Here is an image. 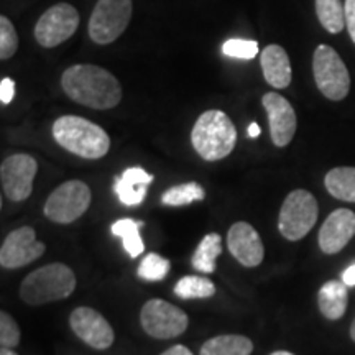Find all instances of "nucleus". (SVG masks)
Segmentation results:
<instances>
[{"instance_id": "f257e3e1", "label": "nucleus", "mask_w": 355, "mask_h": 355, "mask_svg": "<svg viewBox=\"0 0 355 355\" xmlns=\"http://www.w3.org/2000/svg\"><path fill=\"white\" fill-rule=\"evenodd\" d=\"M61 86L69 99L97 110L112 109L122 99L117 78L94 64L71 66L61 76Z\"/></svg>"}, {"instance_id": "f03ea898", "label": "nucleus", "mask_w": 355, "mask_h": 355, "mask_svg": "<svg viewBox=\"0 0 355 355\" xmlns=\"http://www.w3.org/2000/svg\"><path fill=\"white\" fill-rule=\"evenodd\" d=\"M56 144L81 158L97 159L105 157L110 139L104 128L78 115H63L53 125Z\"/></svg>"}, {"instance_id": "7ed1b4c3", "label": "nucleus", "mask_w": 355, "mask_h": 355, "mask_svg": "<svg viewBox=\"0 0 355 355\" xmlns=\"http://www.w3.org/2000/svg\"><path fill=\"white\" fill-rule=\"evenodd\" d=\"M194 150L206 162H219L235 148L237 130L234 122L222 110H207L199 115L191 132Z\"/></svg>"}, {"instance_id": "20e7f679", "label": "nucleus", "mask_w": 355, "mask_h": 355, "mask_svg": "<svg viewBox=\"0 0 355 355\" xmlns=\"http://www.w3.org/2000/svg\"><path fill=\"white\" fill-rule=\"evenodd\" d=\"M76 290V277L64 263H50L35 270L21 282L20 298L40 306L68 298Z\"/></svg>"}, {"instance_id": "39448f33", "label": "nucleus", "mask_w": 355, "mask_h": 355, "mask_svg": "<svg viewBox=\"0 0 355 355\" xmlns=\"http://www.w3.org/2000/svg\"><path fill=\"white\" fill-rule=\"evenodd\" d=\"M318 201L309 191L296 189L288 194L278 217V230L286 241L296 242L306 237L318 220Z\"/></svg>"}, {"instance_id": "423d86ee", "label": "nucleus", "mask_w": 355, "mask_h": 355, "mask_svg": "<svg viewBox=\"0 0 355 355\" xmlns=\"http://www.w3.org/2000/svg\"><path fill=\"white\" fill-rule=\"evenodd\" d=\"M313 71L318 89L327 99L343 101L349 94V71L334 48L319 44L314 51Z\"/></svg>"}, {"instance_id": "0eeeda50", "label": "nucleus", "mask_w": 355, "mask_h": 355, "mask_svg": "<svg viewBox=\"0 0 355 355\" xmlns=\"http://www.w3.org/2000/svg\"><path fill=\"white\" fill-rule=\"evenodd\" d=\"M132 0H99L89 19V37L109 44L125 32L132 19Z\"/></svg>"}, {"instance_id": "6e6552de", "label": "nucleus", "mask_w": 355, "mask_h": 355, "mask_svg": "<svg viewBox=\"0 0 355 355\" xmlns=\"http://www.w3.org/2000/svg\"><path fill=\"white\" fill-rule=\"evenodd\" d=\"M91 189L79 180L60 184L44 204V216L56 224H71L91 206Z\"/></svg>"}, {"instance_id": "1a4fd4ad", "label": "nucleus", "mask_w": 355, "mask_h": 355, "mask_svg": "<svg viewBox=\"0 0 355 355\" xmlns=\"http://www.w3.org/2000/svg\"><path fill=\"white\" fill-rule=\"evenodd\" d=\"M141 327L155 339H173L188 329L189 319L183 309L163 300L146 301L140 313Z\"/></svg>"}, {"instance_id": "9d476101", "label": "nucleus", "mask_w": 355, "mask_h": 355, "mask_svg": "<svg viewBox=\"0 0 355 355\" xmlns=\"http://www.w3.org/2000/svg\"><path fill=\"white\" fill-rule=\"evenodd\" d=\"M79 26V13L69 3H56L40 17L35 38L44 48H55L71 38Z\"/></svg>"}, {"instance_id": "9b49d317", "label": "nucleus", "mask_w": 355, "mask_h": 355, "mask_svg": "<svg viewBox=\"0 0 355 355\" xmlns=\"http://www.w3.org/2000/svg\"><path fill=\"white\" fill-rule=\"evenodd\" d=\"M37 159L30 155H10L0 166L2 191L10 201L21 202L30 198L33 191V180L37 175Z\"/></svg>"}, {"instance_id": "f8f14e48", "label": "nucleus", "mask_w": 355, "mask_h": 355, "mask_svg": "<svg viewBox=\"0 0 355 355\" xmlns=\"http://www.w3.org/2000/svg\"><path fill=\"white\" fill-rule=\"evenodd\" d=\"M44 254V243L37 241L35 229L25 227L15 229L6 237L0 248V265L3 268H20L32 263Z\"/></svg>"}, {"instance_id": "ddd939ff", "label": "nucleus", "mask_w": 355, "mask_h": 355, "mask_svg": "<svg viewBox=\"0 0 355 355\" xmlns=\"http://www.w3.org/2000/svg\"><path fill=\"white\" fill-rule=\"evenodd\" d=\"M69 326L79 339L97 350L109 349L114 344L112 326L101 313L87 306H81L71 313Z\"/></svg>"}, {"instance_id": "4468645a", "label": "nucleus", "mask_w": 355, "mask_h": 355, "mask_svg": "<svg viewBox=\"0 0 355 355\" xmlns=\"http://www.w3.org/2000/svg\"><path fill=\"white\" fill-rule=\"evenodd\" d=\"M261 104H263L266 115H268V125L273 144L277 146L290 145L296 133V125H298V119H296L293 105L278 92L265 94L261 97Z\"/></svg>"}, {"instance_id": "2eb2a0df", "label": "nucleus", "mask_w": 355, "mask_h": 355, "mask_svg": "<svg viewBox=\"0 0 355 355\" xmlns=\"http://www.w3.org/2000/svg\"><path fill=\"white\" fill-rule=\"evenodd\" d=\"M227 245L234 259L247 268H254L263 261V242L248 222H235L229 229Z\"/></svg>"}, {"instance_id": "dca6fc26", "label": "nucleus", "mask_w": 355, "mask_h": 355, "mask_svg": "<svg viewBox=\"0 0 355 355\" xmlns=\"http://www.w3.org/2000/svg\"><path fill=\"white\" fill-rule=\"evenodd\" d=\"M355 235V212L350 209H336L324 220L319 230V248L327 255L340 252Z\"/></svg>"}, {"instance_id": "f3484780", "label": "nucleus", "mask_w": 355, "mask_h": 355, "mask_svg": "<svg viewBox=\"0 0 355 355\" xmlns=\"http://www.w3.org/2000/svg\"><path fill=\"white\" fill-rule=\"evenodd\" d=\"M265 81L275 89H285L291 83V63L285 48L279 44H268L260 56Z\"/></svg>"}, {"instance_id": "a211bd4d", "label": "nucleus", "mask_w": 355, "mask_h": 355, "mask_svg": "<svg viewBox=\"0 0 355 355\" xmlns=\"http://www.w3.org/2000/svg\"><path fill=\"white\" fill-rule=\"evenodd\" d=\"M153 181V175L146 173L144 168L133 166L115 178L114 191L125 206H139L146 196V188Z\"/></svg>"}, {"instance_id": "6ab92c4d", "label": "nucleus", "mask_w": 355, "mask_h": 355, "mask_svg": "<svg viewBox=\"0 0 355 355\" xmlns=\"http://www.w3.org/2000/svg\"><path fill=\"white\" fill-rule=\"evenodd\" d=\"M347 301L349 291L343 282L331 279V282L324 283L321 290H319V311H321L324 318L331 319V321H337V319L344 316L345 311H347Z\"/></svg>"}, {"instance_id": "aec40b11", "label": "nucleus", "mask_w": 355, "mask_h": 355, "mask_svg": "<svg viewBox=\"0 0 355 355\" xmlns=\"http://www.w3.org/2000/svg\"><path fill=\"white\" fill-rule=\"evenodd\" d=\"M254 343L245 336L225 334L206 340L201 347V355H250Z\"/></svg>"}, {"instance_id": "412c9836", "label": "nucleus", "mask_w": 355, "mask_h": 355, "mask_svg": "<svg viewBox=\"0 0 355 355\" xmlns=\"http://www.w3.org/2000/svg\"><path fill=\"white\" fill-rule=\"evenodd\" d=\"M324 184L331 196L340 199V201L355 202V168H332L324 178Z\"/></svg>"}, {"instance_id": "4be33fe9", "label": "nucleus", "mask_w": 355, "mask_h": 355, "mask_svg": "<svg viewBox=\"0 0 355 355\" xmlns=\"http://www.w3.org/2000/svg\"><path fill=\"white\" fill-rule=\"evenodd\" d=\"M222 254V239L219 234H207L199 242L193 255V266L198 272L212 273L216 270V259Z\"/></svg>"}, {"instance_id": "5701e85b", "label": "nucleus", "mask_w": 355, "mask_h": 355, "mask_svg": "<svg viewBox=\"0 0 355 355\" xmlns=\"http://www.w3.org/2000/svg\"><path fill=\"white\" fill-rule=\"evenodd\" d=\"M141 222H137L133 219H121L115 224H112V234L117 235V237L122 239L123 247H125L127 254L132 257V259H137V257L144 254L145 245L144 241L140 237V227Z\"/></svg>"}, {"instance_id": "b1692460", "label": "nucleus", "mask_w": 355, "mask_h": 355, "mask_svg": "<svg viewBox=\"0 0 355 355\" xmlns=\"http://www.w3.org/2000/svg\"><path fill=\"white\" fill-rule=\"evenodd\" d=\"M316 13L329 33H340L345 26V6L340 0H316Z\"/></svg>"}, {"instance_id": "393cba45", "label": "nucleus", "mask_w": 355, "mask_h": 355, "mask_svg": "<svg viewBox=\"0 0 355 355\" xmlns=\"http://www.w3.org/2000/svg\"><path fill=\"white\" fill-rule=\"evenodd\" d=\"M175 295L181 300H206L216 295V286L209 278L191 275L176 283Z\"/></svg>"}, {"instance_id": "a878e982", "label": "nucleus", "mask_w": 355, "mask_h": 355, "mask_svg": "<svg viewBox=\"0 0 355 355\" xmlns=\"http://www.w3.org/2000/svg\"><path fill=\"white\" fill-rule=\"evenodd\" d=\"M206 198V193L201 188V184L194 183H184V184H178L173 186V188L166 189L162 196V202L166 204V206H186V204H191L194 201H202Z\"/></svg>"}, {"instance_id": "bb28decb", "label": "nucleus", "mask_w": 355, "mask_h": 355, "mask_svg": "<svg viewBox=\"0 0 355 355\" xmlns=\"http://www.w3.org/2000/svg\"><path fill=\"white\" fill-rule=\"evenodd\" d=\"M170 272V260L163 259L158 254H148L141 260V263L137 270V275L146 282H159Z\"/></svg>"}, {"instance_id": "cd10ccee", "label": "nucleus", "mask_w": 355, "mask_h": 355, "mask_svg": "<svg viewBox=\"0 0 355 355\" xmlns=\"http://www.w3.org/2000/svg\"><path fill=\"white\" fill-rule=\"evenodd\" d=\"M224 55L237 60H252L259 53V43L254 40H242V38H230L222 44Z\"/></svg>"}, {"instance_id": "c85d7f7f", "label": "nucleus", "mask_w": 355, "mask_h": 355, "mask_svg": "<svg viewBox=\"0 0 355 355\" xmlns=\"http://www.w3.org/2000/svg\"><path fill=\"white\" fill-rule=\"evenodd\" d=\"M19 48V37H17L15 26L6 15L0 17V58L8 60L15 55Z\"/></svg>"}, {"instance_id": "c756f323", "label": "nucleus", "mask_w": 355, "mask_h": 355, "mask_svg": "<svg viewBox=\"0 0 355 355\" xmlns=\"http://www.w3.org/2000/svg\"><path fill=\"white\" fill-rule=\"evenodd\" d=\"M0 344L6 349H13L20 344L19 324L7 313H0Z\"/></svg>"}, {"instance_id": "7c9ffc66", "label": "nucleus", "mask_w": 355, "mask_h": 355, "mask_svg": "<svg viewBox=\"0 0 355 355\" xmlns=\"http://www.w3.org/2000/svg\"><path fill=\"white\" fill-rule=\"evenodd\" d=\"M13 96H15V83L10 78H3L0 81V102L3 105L10 104L13 101Z\"/></svg>"}, {"instance_id": "2f4dec72", "label": "nucleus", "mask_w": 355, "mask_h": 355, "mask_svg": "<svg viewBox=\"0 0 355 355\" xmlns=\"http://www.w3.org/2000/svg\"><path fill=\"white\" fill-rule=\"evenodd\" d=\"M345 26H347L350 38L355 43V0H345Z\"/></svg>"}, {"instance_id": "473e14b6", "label": "nucleus", "mask_w": 355, "mask_h": 355, "mask_svg": "<svg viewBox=\"0 0 355 355\" xmlns=\"http://www.w3.org/2000/svg\"><path fill=\"white\" fill-rule=\"evenodd\" d=\"M343 283L347 288H352L355 286V263L350 265L349 268L344 270L343 273Z\"/></svg>"}, {"instance_id": "72a5a7b5", "label": "nucleus", "mask_w": 355, "mask_h": 355, "mask_svg": "<svg viewBox=\"0 0 355 355\" xmlns=\"http://www.w3.org/2000/svg\"><path fill=\"white\" fill-rule=\"evenodd\" d=\"M162 355H193V352L184 345H173L168 350H165Z\"/></svg>"}, {"instance_id": "f704fd0d", "label": "nucleus", "mask_w": 355, "mask_h": 355, "mask_svg": "<svg viewBox=\"0 0 355 355\" xmlns=\"http://www.w3.org/2000/svg\"><path fill=\"white\" fill-rule=\"evenodd\" d=\"M260 133H261L260 125L257 122L250 123V125H248V137H250V139H257V137H259Z\"/></svg>"}, {"instance_id": "c9c22d12", "label": "nucleus", "mask_w": 355, "mask_h": 355, "mask_svg": "<svg viewBox=\"0 0 355 355\" xmlns=\"http://www.w3.org/2000/svg\"><path fill=\"white\" fill-rule=\"evenodd\" d=\"M0 355H19V354L13 352L12 349H6V347H2V350H0Z\"/></svg>"}, {"instance_id": "e433bc0d", "label": "nucleus", "mask_w": 355, "mask_h": 355, "mask_svg": "<svg viewBox=\"0 0 355 355\" xmlns=\"http://www.w3.org/2000/svg\"><path fill=\"white\" fill-rule=\"evenodd\" d=\"M350 337H352V340L355 343V319H354L352 326H350Z\"/></svg>"}, {"instance_id": "4c0bfd02", "label": "nucleus", "mask_w": 355, "mask_h": 355, "mask_svg": "<svg viewBox=\"0 0 355 355\" xmlns=\"http://www.w3.org/2000/svg\"><path fill=\"white\" fill-rule=\"evenodd\" d=\"M272 355H295V354L286 352V350H277V352H273Z\"/></svg>"}]
</instances>
